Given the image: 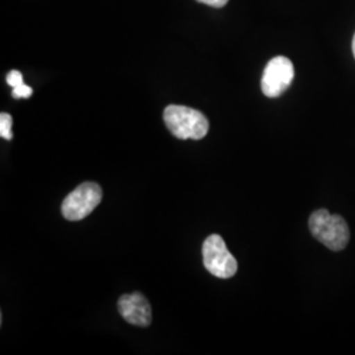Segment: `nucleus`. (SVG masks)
<instances>
[{"label": "nucleus", "mask_w": 355, "mask_h": 355, "mask_svg": "<svg viewBox=\"0 0 355 355\" xmlns=\"http://www.w3.org/2000/svg\"><path fill=\"white\" fill-rule=\"evenodd\" d=\"M119 313L123 318L137 327H149L152 322V308L144 295L139 292L123 295L117 303Z\"/></svg>", "instance_id": "423d86ee"}, {"label": "nucleus", "mask_w": 355, "mask_h": 355, "mask_svg": "<svg viewBox=\"0 0 355 355\" xmlns=\"http://www.w3.org/2000/svg\"><path fill=\"white\" fill-rule=\"evenodd\" d=\"M164 120L167 129L179 140H202L209 129V123L200 111L184 105L166 107Z\"/></svg>", "instance_id": "f257e3e1"}, {"label": "nucleus", "mask_w": 355, "mask_h": 355, "mask_svg": "<svg viewBox=\"0 0 355 355\" xmlns=\"http://www.w3.org/2000/svg\"><path fill=\"white\" fill-rule=\"evenodd\" d=\"M198 1L207 4V6H211V7H215V8H221L228 3V0H198Z\"/></svg>", "instance_id": "9d476101"}, {"label": "nucleus", "mask_w": 355, "mask_h": 355, "mask_svg": "<svg viewBox=\"0 0 355 355\" xmlns=\"http://www.w3.org/2000/svg\"><path fill=\"white\" fill-rule=\"evenodd\" d=\"M0 136L6 140H12V116L0 114Z\"/></svg>", "instance_id": "0eeeda50"}, {"label": "nucleus", "mask_w": 355, "mask_h": 355, "mask_svg": "<svg viewBox=\"0 0 355 355\" xmlns=\"http://www.w3.org/2000/svg\"><path fill=\"white\" fill-rule=\"evenodd\" d=\"M33 94V89L26 85H20L17 87H13L12 96L15 99H23V98H29Z\"/></svg>", "instance_id": "6e6552de"}, {"label": "nucleus", "mask_w": 355, "mask_h": 355, "mask_svg": "<svg viewBox=\"0 0 355 355\" xmlns=\"http://www.w3.org/2000/svg\"><path fill=\"white\" fill-rule=\"evenodd\" d=\"M312 236L333 252L343 250L350 240V229L345 218L331 215L327 209H318L309 217Z\"/></svg>", "instance_id": "f03ea898"}, {"label": "nucleus", "mask_w": 355, "mask_h": 355, "mask_svg": "<svg viewBox=\"0 0 355 355\" xmlns=\"http://www.w3.org/2000/svg\"><path fill=\"white\" fill-rule=\"evenodd\" d=\"M102 189L95 182H86L70 192L62 203V215L69 221L83 220L102 202Z\"/></svg>", "instance_id": "20e7f679"}, {"label": "nucleus", "mask_w": 355, "mask_h": 355, "mask_svg": "<svg viewBox=\"0 0 355 355\" xmlns=\"http://www.w3.org/2000/svg\"><path fill=\"white\" fill-rule=\"evenodd\" d=\"M295 76L293 64L287 57H275L265 67L261 87L267 98H278L291 86Z\"/></svg>", "instance_id": "39448f33"}, {"label": "nucleus", "mask_w": 355, "mask_h": 355, "mask_svg": "<svg viewBox=\"0 0 355 355\" xmlns=\"http://www.w3.org/2000/svg\"><path fill=\"white\" fill-rule=\"evenodd\" d=\"M7 83L11 86V87H17L20 85H23V74L17 70H12L8 73L7 76Z\"/></svg>", "instance_id": "1a4fd4ad"}, {"label": "nucleus", "mask_w": 355, "mask_h": 355, "mask_svg": "<svg viewBox=\"0 0 355 355\" xmlns=\"http://www.w3.org/2000/svg\"><path fill=\"white\" fill-rule=\"evenodd\" d=\"M203 262L205 268L220 279L236 275L239 263L229 252L224 240L218 234H211L203 243Z\"/></svg>", "instance_id": "7ed1b4c3"}, {"label": "nucleus", "mask_w": 355, "mask_h": 355, "mask_svg": "<svg viewBox=\"0 0 355 355\" xmlns=\"http://www.w3.org/2000/svg\"><path fill=\"white\" fill-rule=\"evenodd\" d=\"M352 48H353V53H354V57H355V35H354V37H353V45H352Z\"/></svg>", "instance_id": "9b49d317"}]
</instances>
